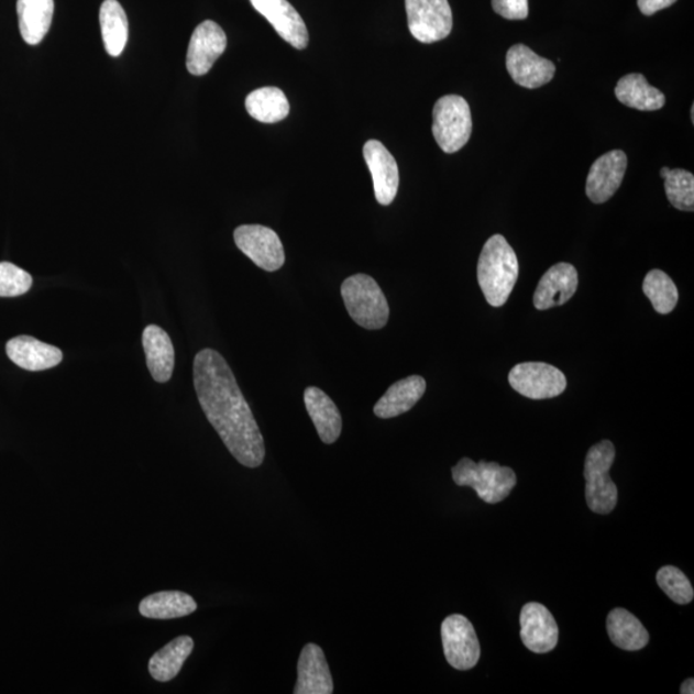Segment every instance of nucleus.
<instances>
[{"instance_id":"9b49d317","label":"nucleus","mask_w":694,"mask_h":694,"mask_svg":"<svg viewBox=\"0 0 694 694\" xmlns=\"http://www.w3.org/2000/svg\"><path fill=\"white\" fill-rule=\"evenodd\" d=\"M227 48V35L217 22L203 21L190 36L187 68L195 76H202L211 70L217 59Z\"/></svg>"},{"instance_id":"4468645a","label":"nucleus","mask_w":694,"mask_h":694,"mask_svg":"<svg viewBox=\"0 0 694 694\" xmlns=\"http://www.w3.org/2000/svg\"><path fill=\"white\" fill-rule=\"evenodd\" d=\"M278 33L282 40L296 49H305L309 44V33L299 12L287 0H250Z\"/></svg>"},{"instance_id":"f03ea898","label":"nucleus","mask_w":694,"mask_h":694,"mask_svg":"<svg viewBox=\"0 0 694 694\" xmlns=\"http://www.w3.org/2000/svg\"><path fill=\"white\" fill-rule=\"evenodd\" d=\"M518 278V261L515 250L503 235L487 240L477 264V280L487 302L503 307L513 294Z\"/></svg>"},{"instance_id":"aec40b11","label":"nucleus","mask_w":694,"mask_h":694,"mask_svg":"<svg viewBox=\"0 0 694 694\" xmlns=\"http://www.w3.org/2000/svg\"><path fill=\"white\" fill-rule=\"evenodd\" d=\"M304 400L320 440L326 444L338 441L342 430V418L330 396L318 387H308L304 393Z\"/></svg>"},{"instance_id":"e433bc0d","label":"nucleus","mask_w":694,"mask_h":694,"mask_svg":"<svg viewBox=\"0 0 694 694\" xmlns=\"http://www.w3.org/2000/svg\"><path fill=\"white\" fill-rule=\"evenodd\" d=\"M691 117H692V123H693V121H694V107H692Z\"/></svg>"},{"instance_id":"6ab92c4d","label":"nucleus","mask_w":694,"mask_h":694,"mask_svg":"<svg viewBox=\"0 0 694 694\" xmlns=\"http://www.w3.org/2000/svg\"><path fill=\"white\" fill-rule=\"evenodd\" d=\"M7 355L20 368L40 372L56 367L63 362V352L56 346L48 345L32 335H19L7 342Z\"/></svg>"},{"instance_id":"423d86ee","label":"nucleus","mask_w":694,"mask_h":694,"mask_svg":"<svg viewBox=\"0 0 694 694\" xmlns=\"http://www.w3.org/2000/svg\"><path fill=\"white\" fill-rule=\"evenodd\" d=\"M432 133L439 147L445 154L466 146L472 133L471 109L466 99L460 96H444L433 107Z\"/></svg>"},{"instance_id":"5701e85b","label":"nucleus","mask_w":694,"mask_h":694,"mask_svg":"<svg viewBox=\"0 0 694 694\" xmlns=\"http://www.w3.org/2000/svg\"><path fill=\"white\" fill-rule=\"evenodd\" d=\"M55 13V0H18L22 40L37 45L48 34Z\"/></svg>"},{"instance_id":"393cba45","label":"nucleus","mask_w":694,"mask_h":694,"mask_svg":"<svg viewBox=\"0 0 694 694\" xmlns=\"http://www.w3.org/2000/svg\"><path fill=\"white\" fill-rule=\"evenodd\" d=\"M607 632L613 643L624 651H640L650 642L643 624L624 608H615L608 614Z\"/></svg>"},{"instance_id":"f8f14e48","label":"nucleus","mask_w":694,"mask_h":694,"mask_svg":"<svg viewBox=\"0 0 694 694\" xmlns=\"http://www.w3.org/2000/svg\"><path fill=\"white\" fill-rule=\"evenodd\" d=\"M628 167L624 151L614 150L594 162L586 178L585 192L593 203H605L620 188Z\"/></svg>"},{"instance_id":"bb28decb","label":"nucleus","mask_w":694,"mask_h":694,"mask_svg":"<svg viewBox=\"0 0 694 694\" xmlns=\"http://www.w3.org/2000/svg\"><path fill=\"white\" fill-rule=\"evenodd\" d=\"M194 639L188 636H181L172 640L162 650L152 656L148 670L157 682H170L172 679L179 674L186 660L194 651Z\"/></svg>"},{"instance_id":"20e7f679","label":"nucleus","mask_w":694,"mask_h":694,"mask_svg":"<svg viewBox=\"0 0 694 694\" xmlns=\"http://www.w3.org/2000/svg\"><path fill=\"white\" fill-rule=\"evenodd\" d=\"M341 296L350 317L365 330H381L388 322L390 308L383 289L367 274L343 280Z\"/></svg>"},{"instance_id":"2f4dec72","label":"nucleus","mask_w":694,"mask_h":694,"mask_svg":"<svg viewBox=\"0 0 694 694\" xmlns=\"http://www.w3.org/2000/svg\"><path fill=\"white\" fill-rule=\"evenodd\" d=\"M656 581L663 593L678 605H689L694 598L693 586L682 570L663 566L656 575Z\"/></svg>"},{"instance_id":"c9c22d12","label":"nucleus","mask_w":694,"mask_h":694,"mask_svg":"<svg viewBox=\"0 0 694 694\" xmlns=\"http://www.w3.org/2000/svg\"><path fill=\"white\" fill-rule=\"evenodd\" d=\"M681 693L682 694H693L694 693V681H693V678L686 679V681L682 684Z\"/></svg>"},{"instance_id":"cd10ccee","label":"nucleus","mask_w":694,"mask_h":694,"mask_svg":"<svg viewBox=\"0 0 694 694\" xmlns=\"http://www.w3.org/2000/svg\"><path fill=\"white\" fill-rule=\"evenodd\" d=\"M104 48L112 57L123 53L128 42V18L118 0H104L99 11Z\"/></svg>"},{"instance_id":"0eeeda50","label":"nucleus","mask_w":694,"mask_h":694,"mask_svg":"<svg viewBox=\"0 0 694 694\" xmlns=\"http://www.w3.org/2000/svg\"><path fill=\"white\" fill-rule=\"evenodd\" d=\"M408 26L418 42L432 44L452 33L453 13L448 0H406Z\"/></svg>"},{"instance_id":"f3484780","label":"nucleus","mask_w":694,"mask_h":694,"mask_svg":"<svg viewBox=\"0 0 694 694\" xmlns=\"http://www.w3.org/2000/svg\"><path fill=\"white\" fill-rule=\"evenodd\" d=\"M577 285L579 277L574 265L555 264L541 277L537 291L533 294V305L538 310L561 307L575 295Z\"/></svg>"},{"instance_id":"7ed1b4c3","label":"nucleus","mask_w":694,"mask_h":694,"mask_svg":"<svg viewBox=\"0 0 694 694\" xmlns=\"http://www.w3.org/2000/svg\"><path fill=\"white\" fill-rule=\"evenodd\" d=\"M616 458L612 441L604 440L590 449L585 458V499L592 513L612 514L619 500L617 486L609 476Z\"/></svg>"},{"instance_id":"dca6fc26","label":"nucleus","mask_w":694,"mask_h":694,"mask_svg":"<svg viewBox=\"0 0 694 694\" xmlns=\"http://www.w3.org/2000/svg\"><path fill=\"white\" fill-rule=\"evenodd\" d=\"M507 70L518 86L537 89L553 79L555 65L540 57L524 44H516L507 53Z\"/></svg>"},{"instance_id":"b1692460","label":"nucleus","mask_w":694,"mask_h":694,"mask_svg":"<svg viewBox=\"0 0 694 694\" xmlns=\"http://www.w3.org/2000/svg\"><path fill=\"white\" fill-rule=\"evenodd\" d=\"M615 95L623 104L639 111H658L667 102L665 95L650 86L642 74L625 75L617 82Z\"/></svg>"},{"instance_id":"a211bd4d","label":"nucleus","mask_w":694,"mask_h":694,"mask_svg":"<svg viewBox=\"0 0 694 694\" xmlns=\"http://www.w3.org/2000/svg\"><path fill=\"white\" fill-rule=\"evenodd\" d=\"M295 694H331L333 681L326 656L317 645L302 648L297 663V684Z\"/></svg>"},{"instance_id":"ddd939ff","label":"nucleus","mask_w":694,"mask_h":694,"mask_svg":"<svg viewBox=\"0 0 694 694\" xmlns=\"http://www.w3.org/2000/svg\"><path fill=\"white\" fill-rule=\"evenodd\" d=\"M521 639L528 650L548 653L559 643V625L553 615L543 605L530 602L521 609Z\"/></svg>"},{"instance_id":"7c9ffc66","label":"nucleus","mask_w":694,"mask_h":694,"mask_svg":"<svg viewBox=\"0 0 694 694\" xmlns=\"http://www.w3.org/2000/svg\"><path fill=\"white\" fill-rule=\"evenodd\" d=\"M663 179H665V190L670 203L678 210L693 211V174L683 169L669 170Z\"/></svg>"},{"instance_id":"6e6552de","label":"nucleus","mask_w":694,"mask_h":694,"mask_svg":"<svg viewBox=\"0 0 694 694\" xmlns=\"http://www.w3.org/2000/svg\"><path fill=\"white\" fill-rule=\"evenodd\" d=\"M508 381L515 392L533 400L555 398L568 387L566 376L559 368L540 362L515 365Z\"/></svg>"},{"instance_id":"f257e3e1","label":"nucleus","mask_w":694,"mask_h":694,"mask_svg":"<svg viewBox=\"0 0 694 694\" xmlns=\"http://www.w3.org/2000/svg\"><path fill=\"white\" fill-rule=\"evenodd\" d=\"M194 381L203 414L229 452L243 466H262L263 434L224 357L216 350H201L195 357Z\"/></svg>"},{"instance_id":"9d476101","label":"nucleus","mask_w":694,"mask_h":694,"mask_svg":"<svg viewBox=\"0 0 694 694\" xmlns=\"http://www.w3.org/2000/svg\"><path fill=\"white\" fill-rule=\"evenodd\" d=\"M234 242L258 268L276 272L285 264L284 245L279 235L268 227L241 225L234 231Z\"/></svg>"},{"instance_id":"a878e982","label":"nucleus","mask_w":694,"mask_h":694,"mask_svg":"<svg viewBox=\"0 0 694 694\" xmlns=\"http://www.w3.org/2000/svg\"><path fill=\"white\" fill-rule=\"evenodd\" d=\"M196 609V601L189 594L178 591L151 594L140 605V613L144 617L156 620L178 619L194 614Z\"/></svg>"},{"instance_id":"c85d7f7f","label":"nucleus","mask_w":694,"mask_h":694,"mask_svg":"<svg viewBox=\"0 0 694 694\" xmlns=\"http://www.w3.org/2000/svg\"><path fill=\"white\" fill-rule=\"evenodd\" d=\"M246 110L251 118L264 124L279 123L289 113V102L279 88L256 89L246 98Z\"/></svg>"},{"instance_id":"72a5a7b5","label":"nucleus","mask_w":694,"mask_h":694,"mask_svg":"<svg viewBox=\"0 0 694 694\" xmlns=\"http://www.w3.org/2000/svg\"><path fill=\"white\" fill-rule=\"evenodd\" d=\"M492 4L503 19L526 20L529 16L528 0H492Z\"/></svg>"},{"instance_id":"c756f323","label":"nucleus","mask_w":694,"mask_h":694,"mask_svg":"<svg viewBox=\"0 0 694 694\" xmlns=\"http://www.w3.org/2000/svg\"><path fill=\"white\" fill-rule=\"evenodd\" d=\"M643 293L660 315H669L676 307L679 300L678 288L665 272L653 269L647 274L643 282Z\"/></svg>"},{"instance_id":"473e14b6","label":"nucleus","mask_w":694,"mask_h":694,"mask_svg":"<svg viewBox=\"0 0 694 694\" xmlns=\"http://www.w3.org/2000/svg\"><path fill=\"white\" fill-rule=\"evenodd\" d=\"M33 286V277L12 263H0V297L24 295Z\"/></svg>"},{"instance_id":"1a4fd4ad","label":"nucleus","mask_w":694,"mask_h":694,"mask_svg":"<svg viewBox=\"0 0 694 694\" xmlns=\"http://www.w3.org/2000/svg\"><path fill=\"white\" fill-rule=\"evenodd\" d=\"M442 647L449 665L470 670L477 665L482 647L474 625L463 615H450L441 624Z\"/></svg>"},{"instance_id":"2eb2a0df","label":"nucleus","mask_w":694,"mask_h":694,"mask_svg":"<svg viewBox=\"0 0 694 694\" xmlns=\"http://www.w3.org/2000/svg\"><path fill=\"white\" fill-rule=\"evenodd\" d=\"M363 155L372 174L376 200L384 206L392 205L398 194L400 180L396 159L378 141L365 143Z\"/></svg>"},{"instance_id":"f704fd0d","label":"nucleus","mask_w":694,"mask_h":694,"mask_svg":"<svg viewBox=\"0 0 694 694\" xmlns=\"http://www.w3.org/2000/svg\"><path fill=\"white\" fill-rule=\"evenodd\" d=\"M675 2L676 0H638V7L645 16H652L656 12L669 9Z\"/></svg>"},{"instance_id":"4be33fe9","label":"nucleus","mask_w":694,"mask_h":694,"mask_svg":"<svg viewBox=\"0 0 694 694\" xmlns=\"http://www.w3.org/2000/svg\"><path fill=\"white\" fill-rule=\"evenodd\" d=\"M426 381L421 376H410L388 387L373 411L378 418H394L407 414L422 398Z\"/></svg>"},{"instance_id":"412c9836","label":"nucleus","mask_w":694,"mask_h":694,"mask_svg":"<svg viewBox=\"0 0 694 694\" xmlns=\"http://www.w3.org/2000/svg\"><path fill=\"white\" fill-rule=\"evenodd\" d=\"M143 348L147 367L156 383L165 384L173 376L175 352L170 335L163 328L151 324L143 331Z\"/></svg>"},{"instance_id":"39448f33","label":"nucleus","mask_w":694,"mask_h":694,"mask_svg":"<svg viewBox=\"0 0 694 694\" xmlns=\"http://www.w3.org/2000/svg\"><path fill=\"white\" fill-rule=\"evenodd\" d=\"M452 476L458 486L472 487L487 505H497L508 498L517 484L513 469L502 467L497 462L476 463L470 458H462L455 464Z\"/></svg>"}]
</instances>
